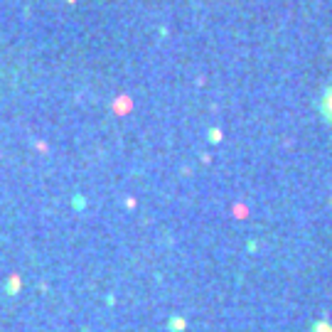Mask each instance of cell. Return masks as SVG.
<instances>
[{"instance_id": "cell-1", "label": "cell", "mask_w": 332, "mask_h": 332, "mask_svg": "<svg viewBox=\"0 0 332 332\" xmlns=\"http://www.w3.org/2000/svg\"><path fill=\"white\" fill-rule=\"evenodd\" d=\"M320 116L332 123V86L330 89H325V94H323V99H320Z\"/></svg>"}, {"instance_id": "cell-2", "label": "cell", "mask_w": 332, "mask_h": 332, "mask_svg": "<svg viewBox=\"0 0 332 332\" xmlns=\"http://www.w3.org/2000/svg\"><path fill=\"white\" fill-rule=\"evenodd\" d=\"M167 328H170V330H185V328H187V323H185V320H182V318H172V320H170V323H167Z\"/></svg>"}, {"instance_id": "cell-3", "label": "cell", "mask_w": 332, "mask_h": 332, "mask_svg": "<svg viewBox=\"0 0 332 332\" xmlns=\"http://www.w3.org/2000/svg\"><path fill=\"white\" fill-rule=\"evenodd\" d=\"M313 332H332V325L330 323H325V320H320V323L313 325Z\"/></svg>"}, {"instance_id": "cell-4", "label": "cell", "mask_w": 332, "mask_h": 332, "mask_svg": "<svg viewBox=\"0 0 332 332\" xmlns=\"http://www.w3.org/2000/svg\"><path fill=\"white\" fill-rule=\"evenodd\" d=\"M209 138L212 140H219V130H209Z\"/></svg>"}]
</instances>
